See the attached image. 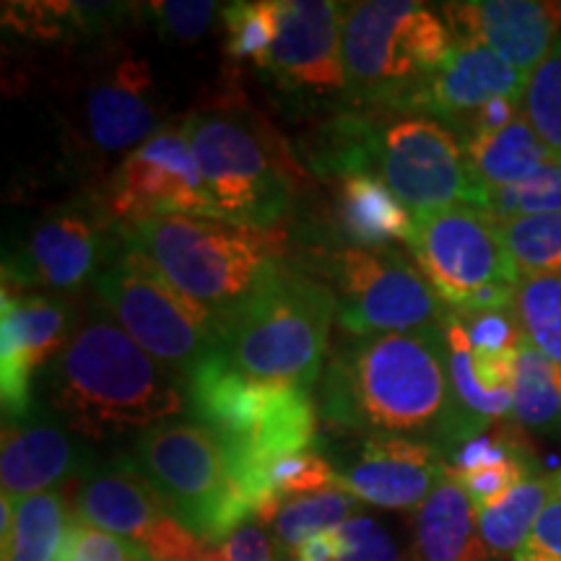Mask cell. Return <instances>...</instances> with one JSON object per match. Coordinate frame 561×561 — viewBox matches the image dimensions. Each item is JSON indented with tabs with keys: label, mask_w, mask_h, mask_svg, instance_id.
<instances>
[{
	"label": "cell",
	"mask_w": 561,
	"mask_h": 561,
	"mask_svg": "<svg viewBox=\"0 0 561 561\" xmlns=\"http://www.w3.org/2000/svg\"><path fill=\"white\" fill-rule=\"evenodd\" d=\"M320 416L364 437L442 442L453 416L442 322L405 333L348 335L322 369Z\"/></svg>",
	"instance_id": "1"
},
{
	"label": "cell",
	"mask_w": 561,
	"mask_h": 561,
	"mask_svg": "<svg viewBox=\"0 0 561 561\" xmlns=\"http://www.w3.org/2000/svg\"><path fill=\"white\" fill-rule=\"evenodd\" d=\"M37 396L39 409L94 439L187 413L185 380L146 354L100 299L83 307Z\"/></svg>",
	"instance_id": "2"
},
{
	"label": "cell",
	"mask_w": 561,
	"mask_h": 561,
	"mask_svg": "<svg viewBox=\"0 0 561 561\" xmlns=\"http://www.w3.org/2000/svg\"><path fill=\"white\" fill-rule=\"evenodd\" d=\"M187 413L219 437L231 486L250 517L268 500V476L291 455L318 447V405L310 390L257 382L219 351L185 380Z\"/></svg>",
	"instance_id": "3"
},
{
	"label": "cell",
	"mask_w": 561,
	"mask_h": 561,
	"mask_svg": "<svg viewBox=\"0 0 561 561\" xmlns=\"http://www.w3.org/2000/svg\"><path fill=\"white\" fill-rule=\"evenodd\" d=\"M123 234L185 297L214 314L221 331L284 263V237L276 229H248L206 216H157L123 227Z\"/></svg>",
	"instance_id": "4"
},
{
	"label": "cell",
	"mask_w": 561,
	"mask_h": 561,
	"mask_svg": "<svg viewBox=\"0 0 561 561\" xmlns=\"http://www.w3.org/2000/svg\"><path fill=\"white\" fill-rule=\"evenodd\" d=\"M335 314L331 286L280 263L224 325L221 351L250 380L312 392L325 369Z\"/></svg>",
	"instance_id": "5"
},
{
	"label": "cell",
	"mask_w": 561,
	"mask_h": 561,
	"mask_svg": "<svg viewBox=\"0 0 561 561\" xmlns=\"http://www.w3.org/2000/svg\"><path fill=\"white\" fill-rule=\"evenodd\" d=\"M455 37L442 13L416 0H364L343 11V68L351 102L409 112Z\"/></svg>",
	"instance_id": "6"
},
{
	"label": "cell",
	"mask_w": 561,
	"mask_h": 561,
	"mask_svg": "<svg viewBox=\"0 0 561 561\" xmlns=\"http://www.w3.org/2000/svg\"><path fill=\"white\" fill-rule=\"evenodd\" d=\"M94 291L130 339L182 380L221 351L219 320L167 280L125 234L96 276Z\"/></svg>",
	"instance_id": "7"
},
{
	"label": "cell",
	"mask_w": 561,
	"mask_h": 561,
	"mask_svg": "<svg viewBox=\"0 0 561 561\" xmlns=\"http://www.w3.org/2000/svg\"><path fill=\"white\" fill-rule=\"evenodd\" d=\"M133 460L178 520L208 546H221L252 517L219 437L193 419H167L138 434Z\"/></svg>",
	"instance_id": "8"
},
{
	"label": "cell",
	"mask_w": 561,
	"mask_h": 561,
	"mask_svg": "<svg viewBox=\"0 0 561 561\" xmlns=\"http://www.w3.org/2000/svg\"><path fill=\"white\" fill-rule=\"evenodd\" d=\"M198 159L210 219L271 231L291 206V182L248 112L206 110L182 121Z\"/></svg>",
	"instance_id": "9"
},
{
	"label": "cell",
	"mask_w": 561,
	"mask_h": 561,
	"mask_svg": "<svg viewBox=\"0 0 561 561\" xmlns=\"http://www.w3.org/2000/svg\"><path fill=\"white\" fill-rule=\"evenodd\" d=\"M411 255L450 312L512 310L520 271L486 210L458 206L416 221Z\"/></svg>",
	"instance_id": "10"
},
{
	"label": "cell",
	"mask_w": 561,
	"mask_h": 561,
	"mask_svg": "<svg viewBox=\"0 0 561 561\" xmlns=\"http://www.w3.org/2000/svg\"><path fill=\"white\" fill-rule=\"evenodd\" d=\"M371 172L388 182L416 221L458 206L483 208L460 138L434 117L375 112Z\"/></svg>",
	"instance_id": "11"
},
{
	"label": "cell",
	"mask_w": 561,
	"mask_h": 561,
	"mask_svg": "<svg viewBox=\"0 0 561 561\" xmlns=\"http://www.w3.org/2000/svg\"><path fill=\"white\" fill-rule=\"evenodd\" d=\"M339 301V325L348 335L405 333L437 325L447 307L419 271L416 261L398 248L335 250L325 261Z\"/></svg>",
	"instance_id": "12"
},
{
	"label": "cell",
	"mask_w": 561,
	"mask_h": 561,
	"mask_svg": "<svg viewBox=\"0 0 561 561\" xmlns=\"http://www.w3.org/2000/svg\"><path fill=\"white\" fill-rule=\"evenodd\" d=\"M121 224L102 198H73L47 210L3 263V284L68 297L94 284L121 244Z\"/></svg>",
	"instance_id": "13"
},
{
	"label": "cell",
	"mask_w": 561,
	"mask_h": 561,
	"mask_svg": "<svg viewBox=\"0 0 561 561\" xmlns=\"http://www.w3.org/2000/svg\"><path fill=\"white\" fill-rule=\"evenodd\" d=\"M76 515L140 546L153 561H206L210 546L167 510L128 455L91 468L76 491Z\"/></svg>",
	"instance_id": "14"
},
{
	"label": "cell",
	"mask_w": 561,
	"mask_h": 561,
	"mask_svg": "<svg viewBox=\"0 0 561 561\" xmlns=\"http://www.w3.org/2000/svg\"><path fill=\"white\" fill-rule=\"evenodd\" d=\"M107 203L121 227L157 216H206L210 219L203 174L185 128L170 125L121 159L110 178Z\"/></svg>",
	"instance_id": "15"
},
{
	"label": "cell",
	"mask_w": 561,
	"mask_h": 561,
	"mask_svg": "<svg viewBox=\"0 0 561 561\" xmlns=\"http://www.w3.org/2000/svg\"><path fill=\"white\" fill-rule=\"evenodd\" d=\"M68 297L24 291L3 284L0 291V401L3 421L30 419L37 411L42 371L58 359L76 328Z\"/></svg>",
	"instance_id": "16"
},
{
	"label": "cell",
	"mask_w": 561,
	"mask_h": 561,
	"mask_svg": "<svg viewBox=\"0 0 561 561\" xmlns=\"http://www.w3.org/2000/svg\"><path fill=\"white\" fill-rule=\"evenodd\" d=\"M343 11L333 0H278V32L261 70L305 100H351L343 68Z\"/></svg>",
	"instance_id": "17"
},
{
	"label": "cell",
	"mask_w": 561,
	"mask_h": 561,
	"mask_svg": "<svg viewBox=\"0 0 561 561\" xmlns=\"http://www.w3.org/2000/svg\"><path fill=\"white\" fill-rule=\"evenodd\" d=\"M335 486L385 510H419L447 476V458L432 439L364 437L359 453L335 468Z\"/></svg>",
	"instance_id": "18"
},
{
	"label": "cell",
	"mask_w": 561,
	"mask_h": 561,
	"mask_svg": "<svg viewBox=\"0 0 561 561\" xmlns=\"http://www.w3.org/2000/svg\"><path fill=\"white\" fill-rule=\"evenodd\" d=\"M528 87L512 62L476 39H455L450 55L421 87L409 112L447 125L460 138L462 128L483 104L500 96H520Z\"/></svg>",
	"instance_id": "19"
},
{
	"label": "cell",
	"mask_w": 561,
	"mask_h": 561,
	"mask_svg": "<svg viewBox=\"0 0 561 561\" xmlns=\"http://www.w3.org/2000/svg\"><path fill=\"white\" fill-rule=\"evenodd\" d=\"M442 16L455 39L481 42L528 79L561 34V3L546 0L447 3L442 5Z\"/></svg>",
	"instance_id": "20"
},
{
	"label": "cell",
	"mask_w": 561,
	"mask_h": 561,
	"mask_svg": "<svg viewBox=\"0 0 561 561\" xmlns=\"http://www.w3.org/2000/svg\"><path fill=\"white\" fill-rule=\"evenodd\" d=\"M89 453L60 419L39 409L30 419L3 421L0 442V486L9 500L66 489L87 476Z\"/></svg>",
	"instance_id": "21"
},
{
	"label": "cell",
	"mask_w": 561,
	"mask_h": 561,
	"mask_svg": "<svg viewBox=\"0 0 561 561\" xmlns=\"http://www.w3.org/2000/svg\"><path fill=\"white\" fill-rule=\"evenodd\" d=\"M157 81L140 58H125L107 76H100L83 94V136L100 157L136 151L161 130Z\"/></svg>",
	"instance_id": "22"
},
{
	"label": "cell",
	"mask_w": 561,
	"mask_h": 561,
	"mask_svg": "<svg viewBox=\"0 0 561 561\" xmlns=\"http://www.w3.org/2000/svg\"><path fill=\"white\" fill-rule=\"evenodd\" d=\"M479 530V510L447 471L413 517L409 561H491Z\"/></svg>",
	"instance_id": "23"
},
{
	"label": "cell",
	"mask_w": 561,
	"mask_h": 561,
	"mask_svg": "<svg viewBox=\"0 0 561 561\" xmlns=\"http://www.w3.org/2000/svg\"><path fill=\"white\" fill-rule=\"evenodd\" d=\"M333 185L335 221L346 248L382 250L398 242H411L416 219L380 174H346L333 180Z\"/></svg>",
	"instance_id": "24"
},
{
	"label": "cell",
	"mask_w": 561,
	"mask_h": 561,
	"mask_svg": "<svg viewBox=\"0 0 561 561\" xmlns=\"http://www.w3.org/2000/svg\"><path fill=\"white\" fill-rule=\"evenodd\" d=\"M462 151H466L471 178L483 195L528 180L530 174L557 159L525 115H517L500 130L466 140Z\"/></svg>",
	"instance_id": "25"
},
{
	"label": "cell",
	"mask_w": 561,
	"mask_h": 561,
	"mask_svg": "<svg viewBox=\"0 0 561 561\" xmlns=\"http://www.w3.org/2000/svg\"><path fill=\"white\" fill-rule=\"evenodd\" d=\"M73 517L66 489L13 500V530L0 546V561H62Z\"/></svg>",
	"instance_id": "26"
},
{
	"label": "cell",
	"mask_w": 561,
	"mask_h": 561,
	"mask_svg": "<svg viewBox=\"0 0 561 561\" xmlns=\"http://www.w3.org/2000/svg\"><path fill=\"white\" fill-rule=\"evenodd\" d=\"M561 491L557 476H533L523 481L507 500L494 507L479 512V530L491 557H510L520 551L525 538L530 536L533 525L538 523L553 496Z\"/></svg>",
	"instance_id": "27"
},
{
	"label": "cell",
	"mask_w": 561,
	"mask_h": 561,
	"mask_svg": "<svg viewBox=\"0 0 561 561\" xmlns=\"http://www.w3.org/2000/svg\"><path fill=\"white\" fill-rule=\"evenodd\" d=\"M512 421L523 430L561 434V364L525 339L517 348Z\"/></svg>",
	"instance_id": "28"
},
{
	"label": "cell",
	"mask_w": 561,
	"mask_h": 561,
	"mask_svg": "<svg viewBox=\"0 0 561 561\" xmlns=\"http://www.w3.org/2000/svg\"><path fill=\"white\" fill-rule=\"evenodd\" d=\"M356 510H359V500L346 494L343 489H325L314 491V494L294 496V500L284 502L276 520H273V538H276L278 551L286 559H291L294 551L307 538L341 528L351 517L359 515Z\"/></svg>",
	"instance_id": "29"
},
{
	"label": "cell",
	"mask_w": 561,
	"mask_h": 561,
	"mask_svg": "<svg viewBox=\"0 0 561 561\" xmlns=\"http://www.w3.org/2000/svg\"><path fill=\"white\" fill-rule=\"evenodd\" d=\"M512 314L523 339L561 364V273L520 278Z\"/></svg>",
	"instance_id": "30"
},
{
	"label": "cell",
	"mask_w": 561,
	"mask_h": 561,
	"mask_svg": "<svg viewBox=\"0 0 561 561\" xmlns=\"http://www.w3.org/2000/svg\"><path fill=\"white\" fill-rule=\"evenodd\" d=\"M496 224H510L528 216L561 214V159H553L528 180L489 191L483 208Z\"/></svg>",
	"instance_id": "31"
},
{
	"label": "cell",
	"mask_w": 561,
	"mask_h": 561,
	"mask_svg": "<svg viewBox=\"0 0 561 561\" xmlns=\"http://www.w3.org/2000/svg\"><path fill=\"white\" fill-rule=\"evenodd\" d=\"M500 229L523 278L561 273V214L528 216Z\"/></svg>",
	"instance_id": "32"
},
{
	"label": "cell",
	"mask_w": 561,
	"mask_h": 561,
	"mask_svg": "<svg viewBox=\"0 0 561 561\" xmlns=\"http://www.w3.org/2000/svg\"><path fill=\"white\" fill-rule=\"evenodd\" d=\"M221 19L231 58L263 68L278 32V0L229 3L224 5Z\"/></svg>",
	"instance_id": "33"
},
{
	"label": "cell",
	"mask_w": 561,
	"mask_h": 561,
	"mask_svg": "<svg viewBox=\"0 0 561 561\" xmlns=\"http://www.w3.org/2000/svg\"><path fill=\"white\" fill-rule=\"evenodd\" d=\"M523 115L553 157L561 159V34L541 66L530 73L523 94Z\"/></svg>",
	"instance_id": "34"
},
{
	"label": "cell",
	"mask_w": 561,
	"mask_h": 561,
	"mask_svg": "<svg viewBox=\"0 0 561 561\" xmlns=\"http://www.w3.org/2000/svg\"><path fill=\"white\" fill-rule=\"evenodd\" d=\"M62 561H153L140 546L128 538L115 536L96 525H89L79 515L73 517L68 536V549Z\"/></svg>",
	"instance_id": "35"
},
{
	"label": "cell",
	"mask_w": 561,
	"mask_h": 561,
	"mask_svg": "<svg viewBox=\"0 0 561 561\" xmlns=\"http://www.w3.org/2000/svg\"><path fill=\"white\" fill-rule=\"evenodd\" d=\"M219 11H224L214 0H161L151 3L149 13L157 21L159 32L178 42H195L210 30Z\"/></svg>",
	"instance_id": "36"
},
{
	"label": "cell",
	"mask_w": 561,
	"mask_h": 561,
	"mask_svg": "<svg viewBox=\"0 0 561 561\" xmlns=\"http://www.w3.org/2000/svg\"><path fill=\"white\" fill-rule=\"evenodd\" d=\"M339 561H401L396 541L380 523L367 515H354L341 528Z\"/></svg>",
	"instance_id": "37"
},
{
	"label": "cell",
	"mask_w": 561,
	"mask_h": 561,
	"mask_svg": "<svg viewBox=\"0 0 561 561\" xmlns=\"http://www.w3.org/2000/svg\"><path fill=\"white\" fill-rule=\"evenodd\" d=\"M458 314V312H455ZM468 341L479 354H515L523 343V333L512 310L458 314Z\"/></svg>",
	"instance_id": "38"
},
{
	"label": "cell",
	"mask_w": 561,
	"mask_h": 561,
	"mask_svg": "<svg viewBox=\"0 0 561 561\" xmlns=\"http://www.w3.org/2000/svg\"><path fill=\"white\" fill-rule=\"evenodd\" d=\"M515 561H561V491L546 504Z\"/></svg>",
	"instance_id": "39"
},
{
	"label": "cell",
	"mask_w": 561,
	"mask_h": 561,
	"mask_svg": "<svg viewBox=\"0 0 561 561\" xmlns=\"http://www.w3.org/2000/svg\"><path fill=\"white\" fill-rule=\"evenodd\" d=\"M206 561H278V551L257 525L248 523L221 546H210Z\"/></svg>",
	"instance_id": "40"
},
{
	"label": "cell",
	"mask_w": 561,
	"mask_h": 561,
	"mask_svg": "<svg viewBox=\"0 0 561 561\" xmlns=\"http://www.w3.org/2000/svg\"><path fill=\"white\" fill-rule=\"evenodd\" d=\"M341 557V533L335 530H325L318 533V536L307 538L305 543L294 551V557L289 561H339Z\"/></svg>",
	"instance_id": "41"
},
{
	"label": "cell",
	"mask_w": 561,
	"mask_h": 561,
	"mask_svg": "<svg viewBox=\"0 0 561 561\" xmlns=\"http://www.w3.org/2000/svg\"><path fill=\"white\" fill-rule=\"evenodd\" d=\"M557 481H559V486H561V473H559V476H557Z\"/></svg>",
	"instance_id": "42"
}]
</instances>
